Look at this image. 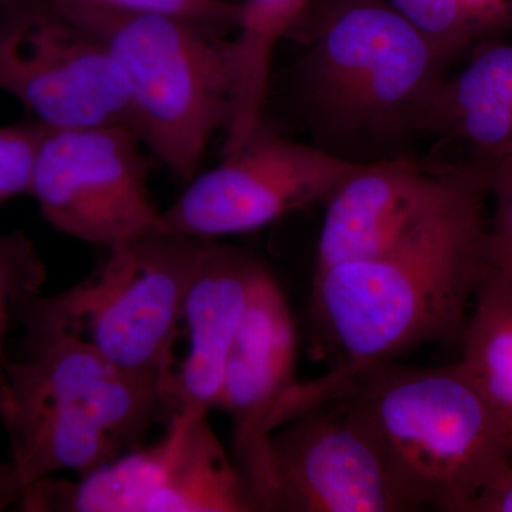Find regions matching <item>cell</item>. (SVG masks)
Instances as JSON below:
<instances>
[{"instance_id": "6da1fadb", "label": "cell", "mask_w": 512, "mask_h": 512, "mask_svg": "<svg viewBox=\"0 0 512 512\" xmlns=\"http://www.w3.org/2000/svg\"><path fill=\"white\" fill-rule=\"evenodd\" d=\"M493 168L478 163L456 198L396 248L313 274L312 318L335 352L336 365L315 382L293 384L275 424L373 367L427 343L460 338L490 264Z\"/></svg>"}, {"instance_id": "7a4b0ae2", "label": "cell", "mask_w": 512, "mask_h": 512, "mask_svg": "<svg viewBox=\"0 0 512 512\" xmlns=\"http://www.w3.org/2000/svg\"><path fill=\"white\" fill-rule=\"evenodd\" d=\"M288 39L302 47L293 90L316 146L369 163L423 133L447 64L389 0H316Z\"/></svg>"}, {"instance_id": "3957f363", "label": "cell", "mask_w": 512, "mask_h": 512, "mask_svg": "<svg viewBox=\"0 0 512 512\" xmlns=\"http://www.w3.org/2000/svg\"><path fill=\"white\" fill-rule=\"evenodd\" d=\"M22 352L0 375V421L20 487L76 471L80 477L143 446L170 420L164 384L126 372L69 330L26 308Z\"/></svg>"}, {"instance_id": "277c9868", "label": "cell", "mask_w": 512, "mask_h": 512, "mask_svg": "<svg viewBox=\"0 0 512 512\" xmlns=\"http://www.w3.org/2000/svg\"><path fill=\"white\" fill-rule=\"evenodd\" d=\"M53 2L106 46L126 83L128 124L171 174L190 183L212 138L227 134L237 113L232 36L86 0Z\"/></svg>"}, {"instance_id": "5b68a950", "label": "cell", "mask_w": 512, "mask_h": 512, "mask_svg": "<svg viewBox=\"0 0 512 512\" xmlns=\"http://www.w3.org/2000/svg\"><path fill=\"white\" fill-rule=\"evenodd\" d=\"M346 387L382 434L404 511L468 512L512 461L503 423L460 362L436 369L386 363Z\"/></svg>"}, {"instance_id": "8992f818", "label": "cell", "mask_w": 512, "mask_h": 512, "mask_svg": "<svg viewBox=\"0 0 512 512\" xmlns=\"http://www.w3.org/2000/svg\"><path fill=\"white\" fill-rule=\"evenodd\" d=\"M202 239L156 234L124 242L90 279L22 308L89 343L113 365L163 383L171 409L175 343Z\"/></svg>"}, {"instance_id": "52a82bcc", "label": "cell", "mask_w": 512, "mask_h": 512, "mask_svg": "<svg viewBox=\"0 0 512 512\" xmlns=\"http://www.w3.org/2000/svg\"><path fill=\"white\" fill-rule=\"evenodd\" d=\"M23 512H259L261 505L207 417L171 416L150 446L77 481L53 476L23 488Z\"/></svg>"}, {"instance_id": "ba28073f", "label": "cell", "mask_w": 512, "mask_h": 512, "mask_svg": "<svg viewBox=\"0 0 512 512\" xmlns=\"http://www.w3.org/2000/svg\"><path fill=\"white\" fill-rule=\"evenodd\" d=\"M360 163L281 136L265 119L237 153L195 175L161 211L157 232L215 239L247 234L322 205Z\"/></svg>"}, {"instance_id": "9c48e42d", "label": "cell", "mask_w": 512, "mask_h": 512, "mask_svg": "<svg viewBox=\"0 0 512 512\" xmlns=\"http://www.w3.org/2000/svg\"><path fill=\"white\" fill-rule=\"evenodd\" d=\"M144 144L123 123L47 128L29 195L57 231L111 249L156 234Z\"/></svg>"}, {"instance_id": "30bf717a", "label": "cell", "mask_w": 512, "mask_h": 512, "mask_svg": "<svg viewBox=\"0 0 512 512\" xmlns=\"http://www.w3.org/2000/svg\"><path fill=\"white\" fill-rule=\"evenodd\" d=\"M0 92L49 128L130 126L119 66L53 0H15L0 9Z\"/></svg>"}, {"instance_id": "8fae6325", "label": "cell", "mask_w": 512, "mask_h": 512, "mask_svg": "<svg viewBox=\"0 0 512 512\" xmlns=\"http://www.w3.org/2000/svg\"><path fill=\"white\" fill-rule=\"evenodd\" d=\"M269 453L274 511L404 512L382 434L349 387L279 424Z\"/></svg>"}, {"instance_id": "7c38bea8", "label": "cell", "mask_w": 512, "mask_h": 512, "mask_svg": "<svg viewBox=\"0 0 512 512\" xmlns=\"http://www.w3.org/2000/svg\"><path fill=\"white\" fill-rule=\"evenodd\" d=\"M296 325L288 299L262 265L229 352L217 407L232 421V458L262 512L274 511L272 420L295 384Z\"/></svg>"}, {"instance_id": "4fadbf2b", "label": "cell", "mask_w": 512, "mask_h": 512, "mask_svg": "<svg viewBox=\"0 0 512 512\" xmlns=\"http://www.w3.org/2000/svg\"><path fill=\"white\" fill-rule=\"evenodd\" d=\"M477 164L429 168L404 154L360 163L323 204L313 274L402 244L456 198Z\"/></svg>"}, {"instance_id": "5bb4252c", "label": "cell", "mask_w": 512, "mask_h": 512, "mask_svg": "<svg viewBox=\"0 0 512 512\" xmlns=\"http://www.w3.org/2000/svg\"><path fill=\"white\" fill-rule=\"evenodd\" d=\"M262 265L242 249L202 239L185 296L190 346L180 370H175L171 416L197 419L217 407L229 352Z\"/></svg>"}, {"instance_id": "9a60e30c", "label": "cell", "mask_w": 512, "mask_h": 512, "mask_svg": "<svg viewBox=\"0 0 512 512\" xmlns=\"http://www.w3.org/2000/svg\"><path fill=\"white\" fill-rule=\"evenodd\" d=\"M423 133L457 141L471 161L512 157V43H481L458 72L441 79Z\"/></svg>"}, {"instance_id": "2e32d148", "label": "cell", "mask_w": 512, "mask_h": 512, "mask_svg": "<svg viewBox=\"0 0 512 512\" xmlns=\"http://www.w3.org/2000/svg\"><path fill=\"white\" fill-rule=\"evenodd\" d=\"M461 332V366L497 413L512 451V261L491 258Z\"/></svg>"}, {"instance_id": "e0dca14e", "label": "cell", "mask_w": 512, "mask_h": 512, "mask_svg": "<svg viewBox=\"0 0 512 512\" xmlns=\"http://www.w3.org/2000/svg\"><path fill=\"white\" fill-rule=\"evenodd\" d=\"M316 0H239L241 18L234 39L239 92L234 123L225 134L222 156L237 153L264 120L271 67L279 43Z\"/></svg>"}, {"instance_id": "ac0fdd59", "label": "cell", "mask_w": 512, "mask_h": 512, "mask_svg": "<svg viewBox=\"0 0 512 512\" xmlns=\"http://www.w3.org/2000/svg\"><path fill=\"white\" fill-rule=\"evenodd\" d=\"M419 26L448 64L512 29V0H389Z\"/></svg>"}, {"instance_id": "d6986e66", "label": "cell", "mask_w": 512, "mask_h": 512, "mask_svg": "<svg viewBox=\"0 0 512 512\" xmlns=\"http://www.w3.org/2000/svg\"><path fill=\"white\" fill-rule=\"evenodd\" d=\"M46 266L22 232H0V375L8 362L6 339L12 320L26 302L40 296Z\"/></svg>"}, {"instance_id": "ffe728a7", "label": "cell", "mask_w": 512, "mask_h": 512, "mask_svg": "<svg viewBox=\"0 0 512 512\" xmlns=\"http://www.w3.org/2000/svg\"><path fill=\"white\" fill-rule=\"evenodd\" d=\"M106 8L144 15L167 16L184 20L200 28L234 36L241 9L235 0H86Z\"/></svg>"}, {"instance_id": "44dd1931", "label": "cell", "mask_w": 512, "mask_h": 512, "mask_svg": "<svg viewBox=\"0 0 512 512\" xmlns=\"http://www.w3.org/2000/svg\"><path fill=\"white\" fill-rule=\"evenodd\" d=\"M47 128L36 119L0 127V205L29 194Z\"/></svg>"}, {"instance_id": "7402d4cb", "label": "cell", "mask_w": 512, "mask_h": 512, "mask_svg": "<svg viewBox=\"0 0 512 512\" xmlns=\"http://www.w3.org/2000/svg\"><path fill=\"white\" fill-rule=\"evenodd\" d=\"M468 512H512V461L478 495Z\"/></svg>"}, {"instance_id": "603a6c76", "label": "cell", "mask_w": 512, "mask_h": 512, "mask_svg": "<svg viewBox=\"0 0 512 512\" xmlns=\"http://www.w3.org/2000/svg\"><path fill=\"white\" fill-rule=\"evenodd\" d=\"M22 495L18 477L13 470L10 461L2 463L0 461V512L16 507Z\"/></svg>"}, {"instance_id": "cb8c5ba5", "label": "cell", "mask_w": 512, "mask_h": 512, "mask_svg": "<svg viewBox=\"0 0 512 512\" xmlns=\"http://www.w3.org/2000/svg\"><path fill=\"white\" fill-rule=\"evenodd\" d=\"M493 178L500 183L512 185V157L494 164Z\"/></svg>"}, {"instance_id": "d4e9b609", "label": "cell", "mask_w": 512, "mask_h": 512, "mask_svg": "<svg viewBox=\"0 0 512 512\" xmlns=\"http://www.w3.org/2000/svg\"><path fill=\"white\" fill-rule=\"evenodd\" d=\"M13 0H0V8H3V6L9 5V3H12Z\"/></svg>"}]
</instances>
